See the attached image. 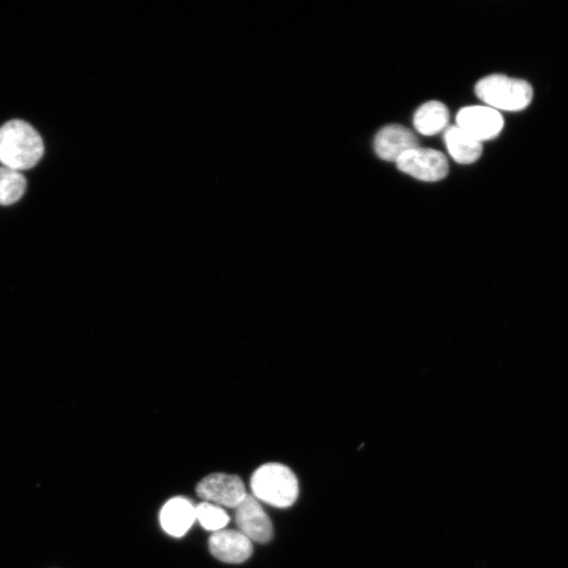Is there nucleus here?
<instances>
[{"label":"nucleus","instance_id":"7","mask_svg":"<svg viewBox=\"0 0 568 568\" xmlns=\"http://www.w3.org/2000/svg\"><path fill=\"white\" fill-rule=\"evenodd\" d=\"M235 521L239 532L252 542L268 543L273 538L272 522L253 496L248 495L236 507Z\"/></svg>","mask_w":568,"mask_h":568},{"label":"nucleus","instance_id":"1","mask_svg":"<svg viewBox=\"0 0 568 568\" xmlns=\"http://www.w3.org/2000/svg\"><path fill=\"white\" fill-rule=\"evenodd\" d=\"M45 153L42 136L26 121L13 119L0 127V164L15 171L34 168Z\"/></svg>","mask_w":568,"mask_h":568},{"label":"nucleus","instance_id":"10","mask_svg":"<svg viewBox=\"0 0 568 568\" xmlns=\"http://www.w3.org/2000/svg\"><path fill=\"white\" fill-rule=\"evenodd\" d=\"M162 529L172 537H184L196 521V506L186 499L176 497L168 501L160 512Z\"/></svg>","mask_w":568,"mask_h":568},{"label":"nucleus","instance_id":"6","mask_svg":"<svg viewBox=\"0 0 568 568\" xmlns=\"http://www.w3.org/2000/svg\"><path fill=\"white\" fill-rule=\"evenodd\" d=\"M457 127L481 142L496 138L502 131L504 121L499 113L490 107H466L457 114Z\"/></svg>","mask_w":568,"mask_h":568},{"label":"nucleus","instance_id":"9","mask_svg":"<svg viewBox=\"0 0 568 568\" xmlns=\"http://www.w3.org/2000/svg\"><path fill=\"white\" fill-rule=\"evenodd\" d=\"M418 147L416 135L408 128L398 125L381 129L374 142L375 152L381 159L395 162Z\"/></svg>","mask_w":568,"mask_h":568},{"label":"nucleus","instance_id":"12","mask_svg":"<svg viewBox=\"0 0 568 568\" xmlns=\"http://www.w3.org/2000/svg\"><path fill=\"white\" fill-rule=\"evenodd\" d=\"M450 120V112L440 101H429L422 105L414 115L415 129L422 135L433 136L446 127Z\"/></svg>","mask_w":568,"mask_h":568},{"label":"nucleus","instance_id":"11","mask_svg":"<svg viewBox=\"0 0 568 568\" xmlns=\"http://www.w3.org/2000/svg\"><path fill=\"white\" fill-rule=\"evenodd\" d=\"M444 142L452 158L460 165H471L482 155L481 142L475 140L457 126L446 129Z\"/></svg>","mask_w":568,"mask_h":568},{"label":"nucleus","instance_id":"3","mask_svg":"<svg viewBox=\"0 0 568 568\" xmlns=\"http://www.w3.org/2000/svg\"><path fill=\"white\" fill-rule=\"evenodd\" d=\"M475 92L488 107L507 112L521 111L529 107L534 95L529 83L504 75L482 78L476 85Z\"/></svg>","mask_w":568,"mask_h":568},{"label":"nucleus","instance_id":"2","mask_svg":"<svg viewBox=\"0 0 568 568\" xmlns=\"http://www.w3.org/2000/svg\"><path fill=\"white\" fill-rule=\"evenodd\" d=\"M251 489L257 500L279 509L292 506L299 496L297 477L288 466L280 463L260 466L252 477Z\"/></svg>","mask_w":568,"mask_h":568},{"label":"nucleus","instance_id":"14","mask_svg":"<svg viewBox=\"0 0 568 568\" xmlns=\"http://www.w3.org/2000/svg\"><path fill=\"white\" fill-rule=\"evenodd\" d=\"M196 520L205 530L216 533L226 529L230 517L220 506L202 502L196 506Z\"/></svg>","mask_w":568,"mask_h":568},{"label":"nucleus","instance_id":"8","mask_svg":"<svg viewBox=\"0 0 568 568\" xmlns=\"http://www.w3.org/2000/svg\"><path fill=\"white\" fill-rule=\"evenodd\" d=\"M209 547L216 559L232 564L246 562L253 554L252 541L234 530L225 529L213 533Z\"/></svg>","mask_w":568,"mask_h":568},{"label":"nucleus","instance_id":"13","mask_svg":"<svg viewBox=\"0 0 568 568\" xmlns=\"http://www.w3.org/2000/svg\"><path fill=\"white\" fill-rule=\"evenodd\" d=\"M27 189L26 177L13 169L0 167V206H11Z\"/></svg>","mask_w":568,"mask_h":568},{"label":"nucleus","instance_id":"5","mask_svg":"<svg viewBox=\"0 0 568 568\" xmlns=\"http://www.w3.org/2000/svg\"><path fill=\"white\" fill-rule=\"evenodd\" d=\"M196 493L205 502L229 509H236L248 496L242 480L227 474H213L201 480Z\"/></svg>","mask_w":568,"mask_h":568},{"label":"nucleus","instance_id":"4","mask_svg":"<svg viewBox=\"0 0 568 568\" xmlns=\"http://www.w3.org/2000/svg\"><path fill=\"white\" fill-rule=\"evenodd\" d=\"M398 169L425 182L442 180L449 173V161L444 154L433 149L416 148L396 161Z\"/></svg>","mask_w":568,"mask_h":568}]
</instances>
